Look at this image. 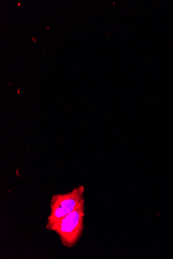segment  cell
I'll return each instance as SVG.
<instances>
[{"label": "cell", "instance_id": "cell-1", "mask_svg": "<svg viewBox=\"0 0 173 259\" xmlns=\"http://www.w3.org/2000/svg\"><path fill=\"white\" fill-rule=\"evenodd\" d=\"M82 205L65 216L60 225V230L64 234H70L76 237L82 228L83 210Z\"/></svg>", "mask_w": 173, "mask_h": 259}, {"label": "cell", "instance_id": "cell-2", "mask_svg": "<svg viewBox=\"0 0 173 259\" xmlns=\"http://www.w3.org/2000/svg\"><path fill=\"white\" fill-rule=\"evenodd\" d=\"M79 196L73 197L62 201L55 210V217L61 218L66 216L82 206Z\"/></svg>", "mask_w": 173, "mask_h": 259}]
</instances>
